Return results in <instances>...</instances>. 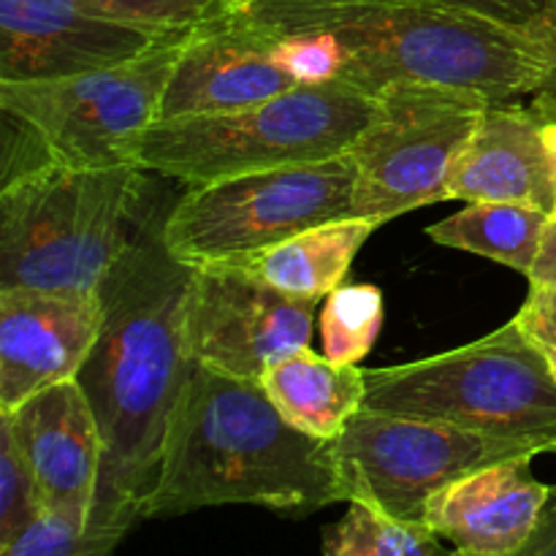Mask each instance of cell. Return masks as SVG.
<instances>
[{
  "mask_svg": "<svg viewBox=\"0 0 556 556\" xmlns=\"http://www.w3.org/2000/svg\"><path fill=\"white\" fill-rule=\"evenodd\" d=\"M448 195L510 201L554 215L556 168L541 136L535 106L489 103L448 174Z\"/></svg>",
  "mask_w": 556,
  "mask_h": 556,
  "instance_id": "obj_17",
  "label": "cell"
},
{
  "mask_svg": "<svg viewBox=\"0 0 556 556\" xmlns=\"http://www.w3.org/2000/svg\"><path fill=\"white\" fill-rule=\"evenodd\" d=\"M538 340V345L543 348L548 358V367H552V375L556 380V331H543V329H527Z\"/></svg>",
  "mask_w": 556,
  "mask_h": 556,
  "instance_id": "obj_33",
  "label": "cell"
},
{
  "mask_svg": "<svg viewBox=\"0 0 556 556\" xmlns=\"http://www.w3.org/2000/svg\"><path fill=\"white\" fill-rule=\"evenodd\" d=\"M123 538L92 525L87 516L47 508L14 541L0 546V556H112Z\"/></svg>",
  "mask_w": 556,
  "mask_h": 556,
  "instance_id": "obj_24",
  "label": "cell"
},
{
  "mask_svg": "<svg viewBox=\"0 0 556 556\" xmlns=\"http://www.w3.org/2000/svg\"><path fill=\"white\" fill-rule=\"evenodd\" d=\"M432 3L451 5V9L470 11L519 30L538 33V27L556 11V0H432Z\"/></svg>",
  "mask_w": 556,
  "mask_h": 556,
  "instance_id": "obj_27",
  "label": "cell"
},
{
  "mask_svg": "<svg viewBox=\"0 0 556 556\" xmlns=\"http://www.w3.org/2000/svg\"><path fill=\"white\" fill-rule=\"evenodd\" d=\"M30 462L47 508L90 519L101 478L103 440L79 380H65L0 413Z\"/></svg>",
  "mask_w": 556,
  "mask_h": 556,
  "instance_id": "obj_15",
  "label": "cell"
},
{
  "mask_svg": "<svg viewBox=\"0 0 556 556\" xmlns=\"http://www.w3.org/2000/svg\"><path fill=\"white\" fill-rule=\"evenodd\" d=\"M266 27V25H261ZM277 63L299 81V85H324L342 81L351 85V54L326 30H275L266 27ZM353 87V85H351Z\"/></svg>",
  "mask_w": 556,
  "mask_h": 556,
  "instance_id": "obj_25",
  "label": "cell"
},
{
  "mask_svg": "<svg viewBox=\"0 0 556 556\" xmlns=\"http://www.w3.org/2000/svg\"><path fill=\"white\" fill-rule=\"evenodd\" d=\"M353 199L356 163L348 152L190 185L163 217V242L188 266L244 261L309 228L353 217Z\"/></svg>",
  "mask_w": 556,
  "mask_h": 556,
  "instance_id": "obj_7",
  "label": "cell"
},
{
  "mask_svg": "<svg viewBox=\"0 0 556 556\" xmlns=\"http://www.w3.org/2000/svg\"><path fill=\"white\" fill-rule=\"evenodd\" d=\"M427 525L402 521L367 503H348V514L324 532V556H451Z\"/></svg>",
  "mask_w": 556,
  "mask_h": 556,
  "instance_id": "obj_21",
  "label": "cell"
},
{
  "mask_svg": "<svg viewBox=\"0 0 556 556\" xmlns=\"http://www.w3.org/2000/svg\"><path fill=\"white\" fill-rule=\"evenodd\" d=\"M378 226L380 223L367 220V217L324 223V226L296 233L253 258L228 261V264H242L255 277L291 293V296L320 302L342 286L353 258L364 248V242L378 231Z\"/></svg>",
  "mask_w": 556,
  "mask_h": 556,
  "instance_id": "obj_19",
  "label": "cell"
},
{
  "mask_svg": "<svg viewBox=\"0 0 556 556\" xmlns=\"http://www.w3.org/2000/svg\"><path fill=\"white\" fill-rule=\"evenodd\" d=\"M101 326L98 291L0 288V413L79 378Z\"/></svg>",
  "mask_w": 556,
  "mask_h": 556,
  "instance_id": "obj_12",
  "label": "cell"
},
{
  "mask_svg": "<svg viewBox=\"0 0 556 556\" xmlns=\"http://www.w3.org/2000/svg\"><path fill=\"white\" fill-rule=\"evenodd\" d=\"M535 36L541 38L543 47H546V52H548V60H552L554 81H552V90H548V92H556V11H554V14H548V20L543 22L541 27H538Z\"/></svg>",
  "mask_w": 556,
  "mask_h": 556,
  "instance_id": "obj_32",
  "label": "cell"
},
{
  "mask_svg": "<svg viewBox=\"0 0 556 556\" xmlns=\"http://www.w3.org/2000/svg\"><path fill=\"white\" fill-rule=\"evenodd\" d=\"M552 217H554V220H556V206H554V215H552Z\"/></svg>",
  "mask_w": 556,
  "mask_h": 556,
  "instance_id": "obj_34",
  "label": "cell"
},
{
  "mask_svg": "<svg viewBox=\"0 0 556 556\" xmlns=\"http://www.w3.org/2000/svg\"><path fill=\"white\" fill-rule=\"evenodd\" d=\"M193 266L168 253L163 220L147 212L98 293L103 326L79 372L103 440L90 521L128 535L161 481L168 424L193 369L185 345V293Z\"/></svg>",
  "mask_w": 556,
  "mask_h": 556,
  "instance_id": "obj_1",
  "label": "cell"
},
{
  "mask_svg": "<svg viewBox=\"0 0 556 556\" xmlns=\"http://www.w3.org/2000/svg\"><path fill=\"white\" fill-rule=\"evenodd\" d=\"M364 410L440 421L556 454V380L519 318L456 351L367 369Z\"/></svg>",
  "mask_w": 556,
  "mask_h": 556,
  "instance_id": "obj_5",
  "label": "cell"
},
{
  "mask_svg": "<svg viewBox=\"0 0 556 556\" xmlns=\"http://www.w3.org/2000/svg\"><path fill=\"white\" fill-rule=\"evenodd\" d=\"M516 318L525 324V329L556 331V286L530 282V296Z\"/></svg>",
  "mask_w": 556,
  "mask_h": 556,
  "instance_id": "obj_28",
  "label": "cell"
},
{
  "mask_svg": "<svg viewBox=\"0 0 556 556\" xmlns=\"http://www.w3.org/2000/svg\"><path fill=\"white\" fill-rule=\"evenodd\" d=\"M315 299L291 296L242 264L193 266L185 293V345L193 364L258 380L275 362L309 345Z\"/></svg>",
  "mask_w": 556,
  "mask_h": 556,
  "instance_id": "obj_11",
  "label": "cell"
},
{
  "mask_svg": "<svg viewBox=\"0 0 556 556\" xmlns=\"http://www.w3.org/2000/svg\"><path fill=\"white\" fill-rule=\"evenodd\" d=\"M334 454L345 503H367L394 519L424 525V508L434 492L489 465L535 459L541 451L362 407L334 440Z\"/></svg>",
  "mask_w": 556,
  "mask_h": 556,
  "instance_id": "obj_10",
  "label": "cell"
},
{
  "mask_svg": "<svg viewBox=\"0 0 556 556\" xmlns=\"http://www.w3.org/2000/svg\"><path fill=\"white\" fill-rule=\"evenodd\" d=\"M299 81L277 63L266 27L242 11L201 25L179 49L161 101V119L258 106Z\"/></svg>",
  "mask_w": 556,
  "mask_h": 556,
  "instance_id": "obj_14",
  "label": "cell"
},
{
  "mask_svg": "<svg viewBox=\"0 0 556 556\" xmlns=\"http://www.w3.org/2000/svg\"><path fill=\"white\" fill-rule=\"evenodd\" d=\"M383 326V293L380 288L340 286L326 296L320 309L324 356L337 364H358L369 356Z\"/></svg>",
  "mask_w": 556,
  "mask_h": 556,
  "instance_id": "obj_22",
  "label": "cell"
},
{
  "mask_svg": "<svg viewBox=\"0 0 556 556\" xmlns=\"http://www.w3.org/2000/svg\"><path fill=\"white\" fill-rule=\"evenodd\" d=\"M451 556H462V554L451 552ZM503 556H556V483L552 486V497H548L546 510H543L541 521H538L530 541H527L525 546L516 548V552L503 554Z\"/></svg>",
  "mask_w": 556,
  "mask_h": 556,
  "instance_id": "obj_29",
  "label": "cell"
},
{
  "mask_svg": "<svg viewBox=\"0 0 556 556\" xmlns=\"http://www.w3.org/2000/svg\"><path fill=\"white\" fill-rule=\"evenodd\" d=\"M348 155L356 163L353 217L383 226L418 206L448 201V174L489 101L459 87L396 81Z\"/></svg>",
  "mask_w": 556,
  "mask_h": 556,
  "instance_id": "obj_9",
  "label": "cell"
},
{
  "mask_svg": "<svg viewBox=\"0 0 556 556\" xmlns=\"http://www.w3.org/2000/svg\"><path fill=\"white\" fill-rule=\"evenodd\" d=\"M144 168L47 161L0 182V288L96 293L134 242Z\"/></svg>",
  "mask_w": 556,
  "mask_h": 556,
  "instance_id": "obj_4",
  "label": "cell"
},
{
  "mask_svg": "<svg viewBox=\"0 0 556 556\" xmlns=\"http://www.w3.org/2000/svg\"><path fill=\"white\" fill-rule=\"evenodd\" d=\"M85 5L106 20L168 38L190 36L195 27L233 14L242 0H85Z\"/></svg>",
  "mask_w": 556,
  "mask_h": 556,
  "instance_id": "obj_23",
  "label": "cell"
},
{
  "mask_svg": "<svg viewBox=\"0 0 556 556\" xmlns=\"http://www.w3.org/2000/svg\"><path fill=\"white\" fill-rule=\"evenodd\" d=\"M242 11L275 30L331 33L351 54V85L369 96L427 81L508 103L554 81L535 33L432 0H242Z\"/></svg>",
  "mask_w": 556,
  "mask_h": 556,
  "instance_id": "obj_3",
  "label": "cell"
},
{
  "mask_svg": "<svg viewBox=\"0 0 556 556\" xmlns=\"http://www.w3.org/2000/svg\"><path fill=\"white\" fill-rule=\"evenodd\" d=\"M535 112L541 117V136L543 144H546L548 157H552L554 168H556V92H535Z\"/></svg>",
  "mask_w": 556,
  "mask_h": 556,
  "instance_id": "obj_30",
  "label": "cell"
},
{
  "mask_svg": "<svg viewBox=\"0 0 556 556\" xmlns=\"http://www.w3.org/2000/svg\"><path fill=\"white\" fill-rule=\"evenodd\" d=\"M378 96L342 85H299L258 106L157 119L139 166L185 185L345 155L378 114Z\"/></svg>",
  "mask_w": 556,
  "mask_h": 556,
  "instance_id": "obj_6",
  "label": "cell"
},
{
  "mask_svg": "<svg viewBox=\"0 0 556 556\" xmlns=\"http://www.w3.org/2000/svg\"><path fill=\"white\" fill-rule=\"evenodd\" d=\"M334 503H345L334 440L288 424L258 380L193 364L168 424L147 519L215 505H261L304 519Z\"/></svg>",
  "mask_w": 556,
  "mask_h": 556,
  "instance_id": "obj_2",
  "label": "cell"
},
{
  "mask_svg": "<svg viewBox=\"0 0 556 556\" xmlns=\"http://www.w3.org/2000/svg\"><path fill=\"white\" fill-rule=\"evenodd\" d=\"M532 459L489 465L429 497L424 525L462 556H503L530 541L552 486L538 481Z\"/></svg>",
  "mask_w": 556,
  "mask_h": 556,
  "instance_id": "obj_16",
  "label": "cell"
},
{
  "mask_svg": "<svg viewBox=\"0 0 556 556\" xmlns=\"http://www.w3.org/2000/svg\"><path fill=\"white\" fill-rule=\"evenodd\" d=\"M530 282H541V286H556V220L552 217L546 228V237H543L541 255L535 261V269H532Z\"/></svg>",
  "mask_w": 556,
  "mask_h": 556,
  "instance_id": "obj_31",
  "label": "cell"
},
{
  "mask_svg": "<svg viewBox=\"0 0 556 556\" xmlns=\"http://www.w3.org/2000/svg\"><path fill=\"white\" fill-rule=\"evenodd\" d=\"M548 223L552 215L530 204L470 201L462 212L429 226L427 233L445 248L483 255L530 277Z\"/></svg>",
  "mask_w": 556,
  "mask_h": 556,
  "instance_id": "obj_20",
  "label": "cell"
},
{
  "mask_svg": "<svg viewBox=\"0 0 556 556\" xmlns=\"http://www.w3.org/2000/svg\"><path fill=\"white\" fill-rule=\"evenodd\" d=\"M157 41L96 14L85 0H0V81L63 79L112 68Z\"/></svg>",
  "mask_w": 556,
  "mask_h": 556,
  "instance_id": "obj_13",
  "label": "cell"
},
{
  "mask_svg": "<svg viewBox=\"0 0 556 556\" xmlns=\"http://www.w3.org/2000/svg\"><path fill=\"white\" fill-rule=\"evenodd\" d=\"M188 36L161 38L112 68L41 81H0V109L38 136L49 161L71 168L139 166L141 144Z\"/></svg>",
  "mask_w": 556,
  "mask_h": 556,
  "instance_id": "obj_8",
  "label": "cell"
},
{
  "mask_svg": "<svg viewBox=\"0 0 556 556\" xmlns=\"http://www.w3.org/2000/svg\"><path fill=\"white\" fill-rule=\"evenodd\" d=\"M261 386L288 424L320 440L340 438L367 396V378L356 364H337L309 345L271 364Z\"/></svg>",
  "mask_w": 556,
  "mask_h": 556,
  "instance_id": "obj_18",
  "label": "cell"
},
{
  "mask_svg": "<svg viewBox=\"0 0 556 556\" xmlns=\"http://www.w3.org/2000/svg\"><path fill=\"white\" fill-rule=\"evenodd\" d=\"M43 510L47 497L41 483L11 427L0 418V546L14 541Z\"/></svg>",
  "mask_w": 556,
  "mask_h": 556,
  "instance_id": "obj_26",
  "label": "cell"
}]
</instances>
